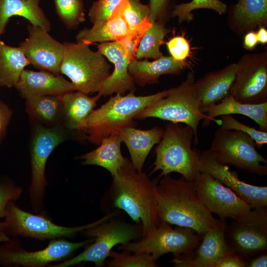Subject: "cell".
Here are the masks:
<instances>
[{
	"label": "cell",
	"instance_id": "obj_22",
	"mask_svg": "<svg viewBox=\"0 0 267 267\" xmlns=\"http://www.w3.org/2000/svg\"><path fill=\"white\" fill-rule=\"evenodd\" d=\"M164 132V129L157 126L145 130L129 126L120 131L121 139L127 146L132 165L137 172H142L148 155L152 147L159 142Z\"/></svg>",
	"mask_w": 267,
	"mask_h": 267
},
{
	"label": "cell",
	"instance_id": "obj_44",
	"mask_svg": "<svg viewBox=\"0 0 267 267\" xmlns=\"http://www.w3.org/2000/svg\"><path fill=\"white\" fill-rule=\"evenodd\" d=\"M246 266L245 261L229 251L222 256L215 267H246Z\"/></svg>",
	"mask_w": 267,
	"mask_h": 267
},
{
	"label": "cell",
	"instance_id": "obj_15",
	"mask_svg": "<svg viewBox=\"0 0 267 267\" xmlns=\"http://www.w3.org/2000/svg\"><path fill=\"white\" fill-rule=\"evenodd\" d=\"M194 182L202 203L220 219L234 218L252 209L233 190L207 173L201 172Z\"/></svg>",
	"mask_w": 267,
	"mask_h": 267
},
{
	"label": "cell",
	"instance_id": "obj_5",
	"mask_svg": "<svg viewBox=\"0 0 267 267\" xmlns=\"http://www.w3.org/2000/svg\"><path fill=\"white\" fill-rule=\"evenodd\" d=\"M195 75L189 72L180 85L171 89L168 94L140 111L135 119L156 118L175 123H183L193 132L194 142L198 143V128L201 121L204 125L211 120L201 112L196 97L193 85Z\"/></svg>",
	"mask_w": 267,
	"mask_h": 267
},
{
	"label": "cell",
	"instance_id": "obj_39",
	"mask_svg": "<svg viewBox=\"0 0 267 267\" xmlns=\"http://www.w3.org/2000/svg\"><path fill=\"white\" fill-rule=\"evenodd\" d=\"M151 24L149 18H146L128 34L116 41L124 47L131 61L135 59V54L139 43Z\"/></svg>",
	"mask_w": 267,
	"mask_h": 267
},
{
	"label": "cell",
	"instance_id": "obj_46",
	"mask_svg": "<svg viewBox=\"0 0 267 267\" xmlns=\"http://www.w3.org/2000/svg\"><path fill=\"white\" fill-rule=\"evenodd\" d=\"M258 43L256 33L251 31L245 36L243 44L246 49L248 50L254 49Z\"/></svg>",
	"mask_w": 267,
	"mask_h": 267
},
{
	"label": "cell",
	"instance_id": "obj_47",
	"mask_svg": "<svg viewBox=\"0 0 267 267\" xmlns=\"http://www.w3.org/2000/svg\"><path fill=\"white\" fill-rule=\"evenodd\" d=\"M258 43L265 44L267 43V31L264 27H261L256 33Z\"/></svg>",
	"mask_w": 267,
	"mask_h": 267
},
{
	"label": "cell",
	"instance_id": "obj_9",
	"mask_svg": "<svg viewBox=\"0 0 267 267\" xmlns=\"http://www.w3.org/2000/svg\"><path fill=\"white\" fill-rule=\"evenodd\" d=\"M105 221L83 231L84 234L94 238L93 243L80 254L50 267H68L83 262H93L95 267L103 266L113 248L119 244L125 245L142 236L140 226L120 221Z\"/></svg>",
	"mask_w": 267,
	"mask_h": 267
},
{
	"label": "cell",
	"instance_id": "obj_41",
	"mask_svg": "<svg viewBox=\"0 0 267 267\" xmlns=\"http://www.w3.org/2000/svg\"><path fill=\"white\" fill-rule=\"evenodd\" d=\"M166 45L168 49L175 60L183 62L189 55L190 45L183 36H175L170 39Z\"/></svg>",
	"mask_w": 267,
	"mask_h": 267
},
{
	"label": "cell",
	"instance_id": "obj_7",
	"mask_svg": "<svg viewBox=\"0 0 267 267\" xmlns=\"http://www.w3.org/2000/svg\"><path fill=\"white\" fill-rule=\"evenodd\" d=\"M116 215V213L113 212L88 224L64 226L55 224L44 214L35 215L25 211L19 208L14 201H11L7 205L3 222L5 233L10 237L21 236L44 240L72 237L79 232L110 220Z\"/></svg>",
	"mask_w": 267,
	"mask_h": 267
},
{
	"label": "cell",
	"instance_id": "obj_32",
	"mask_svg": "<svg viewBox=\"0 0 267 267\" xmlns=\"http://www.w3.org/2000/svg\"><path fill=\"white\" fill-rule=\"evenodd\" d=\"M170 32L169 29L158 21L152 23L142 38L138 46L135 59H157L163 56L160 50L164 37Z\"/></svg>",
	"mask_w": 267,
	"mask_h": 267
},
{
	"label": "cell",
	"instance_id": "obj_8",
	"mask_svg": "<svg viewBox=\"0 0 267 267\" xmlns=\"http://www.w3.org/2000/svg\"><path fill=\"white\" fill-rule=\"evenodd\" d=\"M202 235L189 228L160 222L153 230L142 236L141 240L130 242L118 248L136 254L151 255L156 262L162 255L173 253L175 258L190 255L198 246Z\"/></svg>",
	"mask_w": 267,
	"mask_h": 267
},
{
	"label": "cell",
	"instance_id": "obj_12",
	"mask_svg": "<svg viewBox=\"0 0 267 267\" xmlns=\"http://www.w3.org/2000/svg\"><path fill=\"white\" fill-rule=\"evenodd\" d=\"M225 239L229 251L246 262L267 250V207L231 219Z\"/></svg>",
	"mask_w": 267,
	"mask_h": 267
},
{
	"label": "cell",
	"instance_id": "obj_10",
	"mask_svg": "<svg viewBox=\"0 0 267 267\" xmlns=\"http://www.w3.org/2000/svg\"><path fill=\"white\" fill-rule=\"evenodd\" d=\"M255 141L247 134L216 129L208 149L219 161L259 176L267 175V160L257 150Z\"/></svg>",
	"mask_w": 267,
	"mask_h": 267
},
{
	"label": "cell",
	"instance_id": "obj_1",
	"mask_svg": "<svg viewBox=\"0 0 267 267\" xmlns=\"http://www.w3.org/2000/svg\"><path fill=\"white\" fill-rule=\"evenodd\" d=\"M156 191L160 222L189 228L202 236L221 221L202 203L194 181L167 175L159 178Z\"/></svg>",
	"mask_w": 267,
	"mask_h": 267
},
{
	"label": "cell",
	"instance_id": "obj_6",
	"mask_svg": "<svg viewBox=\"0 0 267 267\" xmlns=\"http://www.w3.org/2000/svg\"><path fill=\"white\" fill-rule=\"evenodd\" d=\"M65 50L60 73L66 75L77 90L90 94L97 92L111 74V66L98 50L83 42H64Z\"/></svg>",
	"mask_w": 267,
	"mask_h": 267
},
{
	"label": "cell",
	"instance_id": "obj_30",
	"mask_svg": "<svg viewBox=\"0 0 267 267\" xmlns=\"http://www.w3.org/2000/svg\"><path fill=\"white\" fill-rule=\"evenodd\" d=\"M30 63L21 48L0 40V86L14 87L22 72Z\"/></svg>",
	"mask_w": 267,
	"mask_h": 267
},
{
	"label": "cell",
	"instance_id": "obj_31",
	"mask_svg": "<svg viewBox=\"0 0 267 267\" xmlns=\"http://www.w3.org/2000/svg\"><path fill=\"white\" fill-rule=\"evenodd\" d=\"M233 21L246 28L267 23V0H238L232 9Z\"/></svg>",
	"mask_w": 267,
	"mask_h": 267
},
{
	"label": "cell",
	"instance_id": "obj_23",
	"mask_svg": "<svg viewBox=\"0 0 267 267\" xmlns=\"http://www.w3.org/2000/svg\"><path fill=\"white\" fill-rule=\"evenodd\" d=\"M63 106V125L70 131L85 134L87 120L101 96L90 97L79 90L60 95Z\"/></svg>",
	"mask_w": 267,
	"mask_h": 267
},
{
	"label": "cell",
	"instance_id": "obj_34",
	"mask_svg": "<svg viewBox=\"0 0 267 267\" xmlns=\"http://www.w3.org/2000/svg\"><path fill=\"white\" fill-rule=\"evenodd\" d=\"M199 8L211 9L222 14L226 12L227 5L220 0H192L175 5L171 15L174 17H178L179 23L190 22L193 18L192 11Z\"/></svg>",
	"mask_w": 267,
	"mask_h": 267
},
{
	"label": "cell",
	"instance_id": "obj_18",
	"mask_svg": "<svg viewBox=\"0 0 267 267\" xmlns=\"http://www.w3.org/2000/svg\"><path fill=\"white\" fill-rule=\"evenodd\" d=\"M227 223L221 219L219 223L202 235L200 243L189 256L174 258L177 267H215L225 253L229 252L225 239ZM230 252V251H229Z\"/></svg>",
	"mask_w": 267,
	"mask_h": 267
},
{
	"label": "cell",
	"instance_id": "obj_13",
	"mask_svg": "<svg viewBox=\"0 0 267 267\" xmlns=\"http://www.w3.org/2000/svg\"><path fill=\"white\" fill-rule=\"evenodd\" d=\"M94 238L72 242L63 238L50 240L44 249L28 251L16 237L0 244V265L3 267H43L53 262L62 261L79 248L93 242Z\"/></svg>",
	"mask_w": 267,
	"mask_h": 267
},
{
	"label": "cell",
	"instance_id": "obj_45",
	"mask_svg": "<svg viewBox=\"0 0 267 267\" xmlns=\"http://www.w3.org/2000/svg\"><path fill=\"white\" fill-rule=\"evenodd\" d=\"M246 263V267H266L267 266V252L253 257Z\"/></svg>",
	"mask_w": 267,
	"mask_h": 267
},
{
	"label": "cell",
	"instance_id": "obj_40",
	"mask_svg": "<svg viewBox=\"0 0 267 267\" xmlns=\"http://www.w3.org/2000/svg\"><path fill=\"white\" fill-rule=\"evenodd\" d=\"M122 0H97L93 2L88 13L93 24L107 21Z\"/></svg>",
	"mask_w": 267,
	"mask_h": 267
},
{
	"label": "cell",
	"instance_id": "obj_35",
	"mask_svg": "<svg viewBox=\"0 0 267 267\" xmlns=\"http://www.w3.org/2000/svg\"><path fill=\"white\" fill-rule=\"evenodd\" d=\"M111 258L107 261L106 264L109 267H157L150 254L142 253L131 254L130 252L124 250L118 253L112 250L109 254Z\"/></svg>",
	"mask_w": 267,
	"mask_h": 267
},
{
	"label": "cell",
	"instance_id": "obj_37",
	"mask_svg": "<svg viewBox=\"0 0 267 267\" xmlns=\"http://www.w3.org/2000/svg\"><path fill=\"white\" fill-rule=\"evenodd\" d=\"M116 8L131 31L148 18L149 14L148 4L142 3L140 0H122Z\"/></svg>",
	"mask_w": 267,
	"mask_h": 267
},
{
	"label": "cell",
	"instance_id": "obj_20",
	"mask_svg": "<svg viewBox=\"0 0 267 267\" xmlns=\"http://www.w3.org/2000/svg\"><path fill=\"white\" fill-rule=\"evenodd\" d=\"M14 87L24 98L33 96H60L77 90L71 82L59 75L26 69L22 72Z\"/></svg>",
	"mask_w": 267,
	"mask_h": 267
},
{
	"label": "cell",
	"instance_id": "obj_42",
	"mask_svg": "<svg viewBox=\"0 0 267 267\" xmlns=\"http://www.w3.org/2000/svg\"><path fill=\"white\" fill-rule=\"evenodd\" d=\"M170 0H149L148 18L152 23L163 16L167 11Z\"/></svg>",
	"mask_w": 267,
	"mask_h": 267
},
{
	"label": "cell",
	"instance_id": "obj_17",
	"mask_svg": "<svg viewBox=\"0 0 267 267\" xmlns=\"http://www.w3.org/2000/svg\"><path fill=\"white\" fill-rule=\"evenodd\" d=\"M28 37L19 47L30 64L42 71L59 75L64 56V44L56 41L46 30L30 24L27 26Z\"/></svg>",
	"mask_w": 267,
	"mask_h": 267
},
{
	"label": "cell",
	"instance_id": "obj_43",
	"mask_svg": "<svg viewBox=\"0 0 267 267\" xmlns=\"http://www.w3.org/2000/svg\"><path fill=\"white\" fill-rule=\"evenodd\" d=\"M13 114L12 109L2 100H0V143L4 138Z\"/></svg>",
	"mask_w": 267,
	"mask_h": 267
},
{
	"label": "cell",
	"instance_id": "obj_2",
	"mask_svg": "<svg viewBox=\"0 0 267 267\" xmlns=\"http://www.w3.org/2000/svg\"><path fill=\"white\" fill-rule=\"evenodd\" d=\"M159 178L150 179L145 173L137 172L128 158L113 178L114 206L140 223L142 236L160 223L156 191Z\"/></svg>",
	"mask_w": 267,
	"mask_h": 267
},
{
	"label": "cell",
	"instance_id": "obj_36",
	"mask_svg": "<svg viewBox=\"0 0 267 267\" xmlns=\"http://www.w3.org/2000/svg\"><path fill=\"white\" fill-rule=\"evenodd\" d=\"M23 191L20 186L16 185L10 179L6 178L0 179V242H5L10 238L5 233L4 223L0 219L6 215L8 202L18 199Z\"/></svg>",
	"mask_w": 267,
	"mask_h": 267
},
{
	"label": "cell",
	"instance_id": "obj_25",
	"mask_svg": "<svg viewBox=\"0 0 267 267\" xmlns=\"http://www.w3.org/2000/svg\"><path fill=\"white\" fill-rule=\"evenodd\" d=\"M201 111L219 126L221 121L215 119L216 117L227 114H240L253 120L258 125L260 130L267 132V102L244 103L236 100L229 94L220 102Z\"/></svg>",
	"mask_w": 267,
	"mask_h": 267
},
{
	"label": "cell",
	"instance_id": "obj_19",
	"mask_svg": "<svg viewBox=\"0 0 267 267\" xmlns=\"http://www.w3.org/2000/svg\"><path fill=\"white\" fill-rule=\"evenodd\" d=\"M97 50L114 64L112 73L103 82L98 90L101 96L114 93H123L127 91H134L135 83L129 72L131 62L124 47L116 41L102 43Z\"/></svg>",
	"mask_w": 267,
	"mask_h": 267
},
{
	"label": "cell",
	"instance_id": "obj_11",
	"mask_svg": "<svg viewBox=\"0 0 267 267\" xmlns=\"http://www.w3.org/2000/svg\"><path fill=\"white\" fill-rule=\"evenodd\" d=\"M70 131L63 124L47 127L39 123L33 129L30 150L32 178L29 190L31 203L36 212L44 207L47 184L45 176L47 159L56 147L68 139Z\"/></svg>",
	"mask_w": 267,
	"mask_h": 267
},
{
	"label": "cell",
	"instance_id": "obj_14",
	"mask_svg": "<svg viewBox=\"0 0 267 267\" xmlns=\"http://www.w3.org/2000/svg\"><path fill=\"white\" fill-rule=\"evenodd\" d=\"M237 64L236 76L229 94L244 103L267 102L266 53L245 55Z\"/></svg>",
	"mask_w": 267,
	"mask_h": 267
},
{
	"label": "cell",
	"instance_id": "obj_26",
	"mask_svg": "<svg viewBox=\"0 0 267 267\" xmlns=\"http://www.w3.org/2000/svg\"><path fill=\"white\" fill-rule=\"evenodd\" d=\"M41 0H0V40L9 19L19 16L49 32L51 23L40 5Z\"/></svg>",
	"mask_w": 267,
	"mask_h": 267
},
{
	"label": "cell",
	"instance_id": "obj_27",
	"mask_svg": "<svg viewBox=\"0 0 267 267\" xmlns=\"http://www.w3.org/2000/svg\"><path fill=\"white\" fill-rule=\"evenodd\" d=\"M119 133L104 138L94 150L78 157L85 165H95L103 167L115 177L120 168L125 164L127 158L121 152L122 142Z\"/></svg>",
	"mask_w": 267,
	"mask_h": 267
},
{
	"label": "cell",
	"instance_id": "obj_28",
	"mask_svg": "<svg viewBox=\"0 0 267 267\" xmlns=\"http://www.w3.org/2000/svg\"><path fill=\"white\" fill-rule=\"evenodd\" d=\"M131 30L118 9L115 8L106 21L93 24L90 28H85L76 36L77 42L88 44L117 41Z\"/></svg>",
	"mask_w": 267,
	"mask_h": 267
},
{
	"label": "cell",
	"instance_id": "obj_16",
	"mask_svg": "<svg viewBox=\"0 0 267 267\" xmlns=\"http://www.w3.org/2000/svg\"><path fill=\"white\" fill-rule=\"evenodd\" d=\"M200 172L208 174L233 190L247 202L252 209L267 207V186L250 184L240 180L226 164L218 160L209 150L197 149Z\"/></svg>",
	"mask_w": 267,
	"mask_h": 267
},
{
	"label": "cell",
	"instance_id": "obj_4",
	"mask_svg": "<svg viewBox=\"0 0 267 267\" xmlns=\"http://www.w3.org/2000/svg\"><path fill=\"white\" fill-rule=\"evenodd\" d=\"M193 139V132L189 126L167 123L163 137L155 148L156 159L151 174L161 171L160 178L177 172L187 180L195 181L201 172L197 149L192 148Z\"/></svg>",
	"mask_w": 267,
	"mask_h": 267
},
{
	"label": "cell",
	"instance_id": "obj_21",
	"mask_svg": "<svg viewBox=\"0 0 267 267\" xmlns=\"http://www.w3.org/2000/svg\"><path fill=\"white\" fill-rule=\"evenodd\" d=\"M237 70V64L231 63L195 81L194 91L201 110L220 102L229 94Z\"/></svg>",
	"mask_w": 267,
	"mask_h": 267
},
{
	"label": "cell",
	"instance_id": "obj_24",
	"mask_svg": "<svg viewBox=\"0 0 267 267\" xmlns=\"http://www.w3.org/2000/svg\"><path fill=\"white\" fill-rule=\"evenodd\" d=\"M185 66V63L176 61L171 56H163L153 61L134 59L129 64V72L135 83L143 87L158 83L163 75H178Z\"/></svg>",
	"mask_w": 267,
	"mask_h": 267
},
{
	"label": "cell",
	"instance_id": "obj_29",
	"mask_svg": "<svg viewBox=\"0 0 267 267\" xmlns=\"http://www.w3.org/2000/svg\"><path fill=\"white\" fill-rule=\"evenodd\" d=\"M25 99L26 111L30 120L47 127L62 124L63 106L60 96H33Z\"/></svg>",
	"mask_w": 267,
	"mask_h": 267
},
{
	"label": "cell",
	"instance_id": "obj_38",
	"mask_svg": "<svg viewBox=\"0 0 267 267\" xmlns=\"http://www.w3.org/2000/svg\"><path fill=\"white\" fill-rule=\"evenodd\" d=\"M221 121V127L225 130L238 131L247 134L259 147L267 143V132L246 125L235 119L231 114L222 115Z\"/></svg>",
	"mask_w": 267,
	"mask_h": 267
},
{
	"label": "cell",
	"instance_id": "obj_3",
	"mask_svg": "<svg viewBox=\"0 0 267 267\" xmlns=\"http://www.w3.org/2000/svg\"><path fill=\"white\" fill-rule=\"evenodd\" d=\"M170 90L171 89L146 96H136L134 91L125 96L116 93L90 113L85 137L90 143L98 145L103 139L119 133L124 128L134 127L133 120L135 116L145 108L167 96Z\"/></svg>",
	"mask_w": 267,
	"mask_h": 267
},
{
	"label": "cell",
	"instance_id": "obj_33",
	"mask_svg": "<svg viewBox=\"0 0 267 267\" xmlns=\"http://www.w3.org/2000/svg\"><path fill=\"white\" fill-rule=\"evenodd\" d=\"M53 0L57 16L68 29H76L85 21L83 0Z\"/></svg>",
	"mask_w": 267,
	"mask_h": 267
}]
</instances>
